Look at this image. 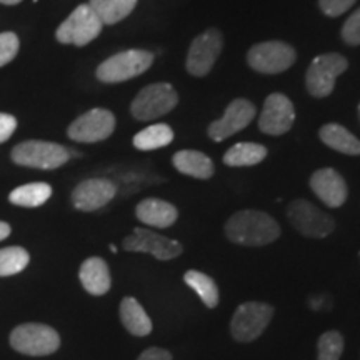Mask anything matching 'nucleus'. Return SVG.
<instances>
[{
  "instance_id": "393cba45",
  "label": "nucleus",
  "mask_w": 360,
  "mask_h": 360,
  "mask_svg": "<svg viewBox=\"0 0 360 360\" xmlns=\"http://www.w3.org/2000/svg\"><path fill=\"white\" fill-rule=\"evenodd\" d=\"M52 187L45 182H34L25 184V186L17 187L15 191L11 192L8 200L13 205L20 207H40L51 199Z\"/></svg>"
},
{
  "instance_id": "cd10ccee",
  "label": "nucleus",
  "mask_w": 360,
  "mask_h": 360,
  "mask_svg": "<svg viewBox=\"0 0 360 360\" xmlns=\"http://www.w3.org/2000/svg\"><path fill=\"white\" fill-rule=\"evenodd\" d=\"M30 262L29 252L22 247H7L0 250V277L15 276Z\"/></svg>"
},
{
  "instance_id": "b1692460",
  "label": "nucleus",
  "mask_w": 360,
  "mask_h": 360,
  "mask_svg": "<svg viewBox=\"0 0 360 360\" xmlns=\"http://www.w3.org/2000/svg\"><path fill=\"white\" fill-rule=\"evenodd\" d=\"M139 0H90L89 6L103 25H115L134 12Z\"/></svg>"
},
{
  "instance_id": "6e6552de",
  "label": "nucleus",
  "mask_w": 360,
  "mask_h": 360,
  "mask_svg": "<svg viewBox=\"0 0 360 360\" xmlns=\"http://www.w3.org/2000/svg\"><path fill=\"white\" fill-rule=\"evenodd\" d=\"M103 24L92 11L89 4L79 6L57 29L56 39L60 44H72L77 47H84L98 37L102 32Z\"/></svg>"
},
{
  "instance_id": "4468645a",
  "label": "nucleus",
  "mask_w": 360,
  "mask_h": 360,
  "mask_svg": "<svg viewBox=\"0 0 360 360\" xmlns=\"http://www.w3.org/2000/svg\"><path fill=\"white\" fill-rule=\"evenodd\" d=\"M295 122L294 103L283 94H270L259 117V129L267 135H283Z\"/></svg>"
},
{
  "instance_id": "4be33fe9",
  "label": "nucleus",
  "mask_w": 360,
  "mask_h": 360,
  "mask_svg": "<svg viewBox=\"0 0 360 360\" xmlns=\"http://www.w3.org/2000/svg\"><path fill=\"white\" fill-rule=\"evenodd\" d=\"M120 321L135 337H146L152 332L150 317L134 297H125L120 302Z\"/></svg>"
},
{
  "instance_id": "20e7f679",
  "label": "nucleus",
  "mask_w": 360,
  "mask_h": 360,
  "mask_svg": "<svg viewBox=\"0 0 360 360\" xmlns=\"http://www.w3.org/2000/svg\"><path fill=\"white\" fill-rule=\"evenodd\" d=\"M12 160L24 167L53 170L70 160V150L60 143L27 141L13 147Z\"/></svg>"
},
{
  "instance_id": "a878e982",
  "label": "nucleus",
  "mask_w": 360,
  "mask_h": 360,
  "mask_svg": "<svg viewBox=\"0 0 360 360\" xmlns=\"http://www.w3.org/2000/svg\"><path fill=\"white\" fill-rule=\"evenodd\" d=\"M174 141V130L167 124H154L134 137V147L139 150H157Z\"/></svg>"
},
{
  "instance_id": "c756f323",
  "label": "nucleus",
  "mask_w": 360,
  "mask_h": 360,
  "mask_svg": "<svg viewBox=\"0 0 360 360\" xmlns=\"http://www.w3.org/2000/svg\"><path fill=\"white\" fill-rule=\"evenodd\" d=\"M340 37L344 40V44L350 45V47H357V45H360V8H357V11L345 20V24L340 30Z\"/></svg>"
},
{
  "instance_id": "bb28decb",
  "label": "nucleus",
  "mask_w": 360,
  "mask_h": 360,
  "mask_svg": "<svg viewBox=\"0 0 360 360\" xmlns=\"http://www.w3.org/2000/svg\"><path fill=\"white\" fill-rule=\"evenodd\" d=\"M184 281L191 289L200 297V300L204 302L209 309L217 307L219 304V287L212 278L207 274L199 272V270H188L184 276Z\"/></svg>"
},
{
  "instance_id": "6ab92c4d",
  "label": "nucleus",
  "mask_w": 360,
  "mask_h": 360,
  "mask_svg": "<svg viewBox=\"0 0 360 360\" xmlns=\"http://www.w3.org/2000/svg\"><path fill=\"white\" fill-rule=\"evenodd\" d=\"M80 283L90 295H103L110 290L112 278L107 262L101 257H90L80 265Z\"/></svg>"
},
{
  "instance_id": "2eb2a0df",
  "label": "nucleus",
  "mask_w": 360,
  "mask_h": 360,
  "mask_svg": "<svg viewBox=\"0 0 360 360\" xmlns=\"http://www.w3.org/2000/svg\"><path fill=\"white\" fill-rule=\"evenodd\" d=\"M124 249L127 252H143L159 260H172L182 254V245L177 240L167 238L147 229H135L124 238Z\"/></svg>"
},
{
  "instance_id": "aec40b11",
  "label": "nucleus",
  "mask_w": 360,
  "mask_h": 360,
  "mask_svg": "<svg viewBox=\"0 0 360 360\" xmlns=\"http://www.w3.org/2000/svg\"><path fill=\"white\" fill-rule=\"evenodd\" d=\"M172 164L180 174L193 179L207 180L215 172L214 162L210 160V157L199 150H180L174 155Z\"/></svg>"
},
{
  "instance_id": "c9c22d12",
  "label": "nucleus",
  "mask_w": 360,
  "mask_h": 360,
  "mask_svg": "<svg viewBox=\"0 0 360 360\" xmlns=\"http://www.w3.org/2000/svg\"><path fill=\"white\" fill-rule=\"evenodd\" d=\"M22 0H0V4H6V6H15V4H20Z\"/></svg>"
},
{
  "instance_id": "423d86ee",
  "label": "nucleus",
  "mask_w": 360,
  "mask_h": 360,
  "mask_svg": "<svg viewBox=\"0 0 360 360\" xmlns=\"http://www.w3.org/2000/svg\"><path fill=\"white\" fill-rule=\"evenodd\" d=\"M297 60V52L292 45L281 40L255 44L247 53V64L259 74L276 75L289 70Z\"/></svg>"
},
{
  "instance_id": "5701e85b",
  "label": "nucleus",
  "mask_w": 360,
  "mask_h": 360,
  "mask_svg": "<svg viewBox=\"0 0 360 360\" xmlns=\"http://www.w3.org/2000/svg\"><path fill=\"white\" fill-rule=\"evenodd\" d=\"M267 154V148L260 143L240 142L225 152L224 164L229 167H250V165L260 164Z\"/></svg>"
},
{
  "instance_id": "9d476101",
  "label": "nucleus",
  "mask_w": 360,
  "mask_h": 360,
  "mask_svg": "<svg viewBox=\"0 0 360 360\" xmlns=\"http://www.w3.org/2000/svg\"><path fill=\"white\" fill-rule=\"evenodd\" d=\"M224 37L217 29H207L205 32L197 35L188 47L186 69L192 77H205L217 62L222 52Z\"/></svg>"
},
{
  "instance_id": "0eeeda50",
  "label": "nucleus",
  "mask_w": 360,
  "mask_h": 360,
  "mask_svg": "<svg viewBox=\"0 0 360 360\" xmlns=\"http://www.w3.org/2000/svg\"><path fill=\"white\" fill-rule=\"evenodd\" d=\"M11 345L20 354L42 357L57 352V349L60 347V337L57 330L44 323H22L13 328Z\"/></svg>"
},
{
  "instance_id": "ddd939ff",
  "label": "nucleus",
  "mask_w": 360,
  "mask_h": 360,
  "mask_svg": "<svg viewBox=\"0 0 360 360\" xmlns=\"http://www.w3.org/2000/svg\"><path fill=\"white\" fill-rule=\"evenodd\" d=\"M255 105L247 98H236L227 105L224 115L219 120H214L207 129V134L214 142H222L232 137L242 129H245L255 119Z\"/></svg>"
},
{
  "instance_id": "a211bd4d",
  "label": "nucleus",
  "mask_w": 360,
  "mask_h": 360,
  "mask_svg": "<svg viewBox=\"0 0 360 360\" xmlns=\"http://www.w3.org/2000/svg\"><path fill=\"white\" fill-rule=\"evenodd\" d=\"M135 215L142 224L150 225V227L167 229L177 222L179 210L167 200L150 197V199H143L135 207Z\"/></svg>"
},
{
  "instance_id": "7c9ffc66",
  "label": "nucleus",
  "mask_w": 360,
  "mask_h": 360,
  "mask_svg": "<svg viewBox=\"0 0 360 360\" xmlns=\"http://www.w3.org/2000/svg\"><path fill=\"white\" fill-rule=\"evenodd\" d=\"M19 52V37L12 32L0 34V67L7 65Z\"/></svg>"
},
{
  "instance_id": "2f4dec72",
  "label": "nucleus",
  "mask_w": 360,
  "mask_h": 360,
  "mask_svg": "<svg viewBox=\"0 0 360 360\" xmlns=\"http://www.w3.org/2000/svg\"><path fill=\"white\" fill-rule=\"evenodd\" d=\"M354 4L355 0H319V7L327 17H340L350 11Z\"/></svg>"
},
{
  "instance_id": "f03ea898",
  "label": "nucleus",
  "mask_w": 360,
  "mask_h": 360,
  "mask_svg": "<svg viewBox=\"0 0 360 360\" xmlns=\"http://www.w3.org/2000/svg\"><path fill=\"white\" fill-rule=\"evenodd\" d=\"M152 62H154V53L132 49V51L119 52L103 60L97 67L96 75L103 84L125 82L147 72L152 67Z\"/></svg>"
},
{
  "instance_id": "1a4fd4ad",
  "label": "nucleus",
  "mask_w": 360,
  "mask_h": 360,
  "mask_svg": "<svg viewBox=\"0 0 360 360\" xmlns=\"http://www.w3.org/2000/svg\"><path fill=\"white\" fill-rule=\"evenodd\" d=\"M287 217L297 232L310 238H323L335 231V220L304 199H297L287 207Z\"/></svg>"
},
{
  "instance_id": "9b49d317",
  "label": "nucleus",
  "mask_w": 360,
  "mask_h": 360,
  "mask_svg": "<svg viewBox=\"0 0 360 360\" xmlns=\"http://www.w3.org/2000/svg\"><path fill=\"white\" fill-rule=\"evenodd\" d=\"M274 307L262 302H245L238 305L231 321V334L237 342L259 339L272 321Z\"/></svg>"
},
{
  "instance_id": "c85d7f7f",
  "label": "nucleus",
  "mask_w": 360,
  "mask_h": 360,
  "mask_svg": "<svg viewBox=\"0 0 360 360\" xmlns=\"http://www.w3.org/2000/svg\"><path fill=\"white\" fill-rule=\"evenodd\" d=\"M319 360H339L344 352V337L340 332L328 330L321 335L317 345Z\"/></svg>"
},
{
  "instance_id": "dca6fc26",
  "label": "nucleus",
  "mask_w": 360,
  "mask_h": 360,
  "mask_svg": "<svg viewBox=\"0 0 360 360\" xmlns=\"http://www.w3.org/2000/svg\"><path fill=\"white\" fill-rule=\"evenodd\" d=\"M117 195V186L109 179H87L72 192V204L82 212L102 209Z\"/></svg>"
},
{
  "instance_id": "f704fd0d",
  "label": "nucleus",
  "mask_w": 360,
  "mask_h": 360,
  "mask_svg": "<svg viewBox=\"0 0 360 360\" xmlns=\"http://www.w3.org/2000/svg\"><path fill=\"white\" fill-rule=\"evenodd\" d=\"M8 236H11V225L7 222H0V240H4Z\"/></svg>"
},
{
  "instance_id": "39448f33",
  "label": "nucleus",
  "mask_w": 360,
  "mask_h": 360,
  "mask_svg": "<svg viewBox=\"0 0 360 360\" xmlns=\"http://www.w3.org/2000/svg\"><path fill=\"white\" fill-rule=\"evenodd\" d=\"M349 69V60L340 53L330 52L315 57L305 74V87L315 98L328 97L334 92L335 80Z\"/></svg>"
},
{
  "instance_id": "72a5a7b5",
  "label": "nucleus",
  "mask_w": 360,
  "mask_h": 360,
  "mask_svg": "<svg viewBox=\"0 0 360 360\" xmlns=\"http://www.w3.org/2000/svg\"><path fill=\"white\" fill-rule=\"evenodd\" d=\"M137 360H172V354L160 347H150L143 350Z\"/></svg>"
},
{
  "instance_id": "e433bc0d",
  "label": "nucleus",
  "mask_w": 360,
  "mask_h": 360,
  "mask_svg": "<svg viewBox=\"0 0 360 360\" xmlns=\"http://www.w3.org/2000/svg\"><path fill=\"white\" fill-rule=\"evenodd\" d=\"M359 119H360V103H359Z\"/></svg>"
},
{
  "instance_id": "412c9836",
  "label": "nucleus",
  "mask_w": 360,
  "mask_h": 360,
  "mask_svg": "<svg viewBox=\"0 0 360 360\" xmlns=\"http://www.w3.org/2000/svg\"><path fill=\"white\" fill-rule=\"evenodd\" d=\"M319 137L327 147L345 155H360V141L340 124H326L319 130Z\"/></svg>"
},
{
  "instance_id": "f257e3e1",
  "label": "nucleus",
  "mask_w": 360,
  "mask_h": 360,
  "mask_svg": "<svg viewBox=\"0 0 360 360\" xmlns=\"http://www.w3.org/2000/svg\"><path fill=\"white\" fill-rule=\"evenodd\" d=\"M225 236L233 244L262 247L281 237V225L262 210H240L227 220Z\"/></svg>"
},
{
  "instance_id": "7ed1b4c3",
  "label": "nucleus",
  "mask_w": 360,
  "mask_h": 360,
  "mask_svg": "<svg viewBox=\"0 0 360 360\" xmlns=\"http://www.w3.org/2000/svg\"><path fill=\"white\" fill-rule=\"evenodd\" d=\"M179 103V94L170 84L157 82L143 87L130 105V114L134 119L147 122L159 119L174 110Z\"/></svg>"
},
{
  "instance_id": "f3484780",
  "label": "nucleus",
  "mask_w": 360,
  "mask_h": 360,
  "mask_svg": "<svg viewBox=\"0 0 360 360\" xmlns=\"http://www.w3.org/2000/svg\"><path fill=\"white\" fill-rule=\"evenodd\" d=\"M310 188L330 209L344 205L349 197L345 179L335 169H319L310 177Z\"/></svg>"
},
{
  "instance_id": "473e14b6",
  "label": "nucleus",
  "mask_w": 360,
  "mask_h": 360,
  "mask_svg": "<svg viewBox=\"0 0 360 360\" xmlns=\"http://www.w3.org/2000/svg\"><path fill=\"white\" fill-rule=\"evenodd\" d=\"M17 129V119L11 114H0V143L12 137Z\"/></svg>"
},
{
  "instance_id": "f8f14e48",
  "label": "nucleus",
  "mask_w": 360,
  "mask_h": 360,
  "mask_svg": "<svg viewBox=\"0 0 360 360\" xmlns=\"http://www.w3.org/2000/svg\"><path fill=\"white\" fill-rule=\"evenodd\" d=\"M115 129V117L107 109H92L70 124L67 135L80 143H94L109 139Z\"/></svg>"
}]
</instances>
